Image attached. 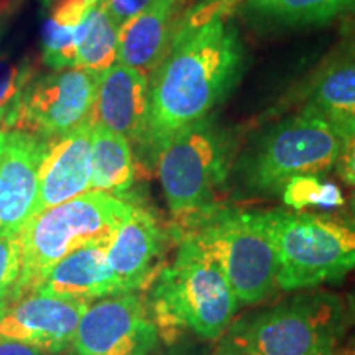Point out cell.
Wrapping results in <instances>:
<instances>
[{"label":"cell","mask_w":355,"mask_h":355,"mask_svg":"<svg viewBox=\"0 0 355 355\" xmlns=\"http://www.w3.org/2000/svg\"><path fill=\"white\" fill-rule=\"evenodd\" d=\"M277 254V285L285 291L336 283L355 268L352 217L304 211H266Z\"/></svg>","instance_id":"obj_5"},{"label":"cell","mask_w":355,"mask_h":355,"mask_svg":"<svg viewBox=\"0 0 355 355\" xmlns=\"http://www.w3.org/2000/svg\"><path fill=\"white\" fill-rule=\"evenodd\" d=\"M261 15L285 24H319L355 6V0H248Z\"/></svg>","instance_id":"obj_21"},{"label":"cell","mask_w":355,"mask_h":355,"mask_svg":"<svg viewBox=\"0 0 355 355\" xmlns=\"http://www.w3.org/2000/svg\"><path fill=\"white\" fill-rule=\"evenodd\" d=\"M99 73L71 68L25 86L12 101L6 127L53 141L94 121Z\"/></svg>","instance_id":"obj_9"},{"label":"cell","mask_w":355,"mask_h":355,"mask_svg":"<svg viewBox=\"0 0 355 355\" xmlns=\"http://www.w3.org/2000/svg\"><path fill=\"white\" fill-rule=\"evenodd\" d=\"M339 137L322 110L306 105L270 128L239 165L243 184L255 193H277L295 176H321L336 168Z\"/></svg>","instance_id":"obj_8"},{"label":"cell","mask_w":355,"mask_h":355,"mask_svg":"<svg viewBox=\"0 0 355 355\" xmlns=\"http://www.w3.org/2000/svg\"><path fill=\"white\" fill-rule=\"evenodd\" d=\"M0 355H48L30 345L15 343V340L0 339Z\"/></svg>","instance_id":"obj_28"},{"label":"cell","mask_w":355,"mask_h":355,"mask_svg":"<svg viewBox=\"0 0 355 355\" xmlns=\"http://www.w3.org/2000/svg\"><path fill=\"white\" fill-rule=\"evenodd\" d=\"M326 115L339 137V157H337L334 170L344 183L355 186V117L339 114Z\"/></svg>","instance_id":"obj_23"},{"label":"cell","mask_w":355,"mask_h":355,"mask_svg":"<svg viewBox=\"0 0 355 355\" xmlns=\"http://www.w3.org/2000/svg\"><path fill=\"white\" fill-rule=\"evenodd\" d=\"M176 234L219 265L241 304L261 303L278 286L277 254L263 212L217 204L178 224Z\"/></svg>","instance_id":"obj_6"},{"label":"cell","mask_w":355,"mask_h":355,"mask_svg":"<svg viewBox=\"0 0 355 355\" xmlns=\"http://www.w3.org/2000/svg\"><path fill=\"white\" fill-rule=\"evenodd\" d=\"M119 30L121 26L110 15L105 0L97 2L74 32L78 68L102 73L117 63Z\"/></svg>","instance_id":"obj_19"},{"label":"cell","mask_w":355,"mask_h":355,"mask_svg":"<svg viewBox=\"0 0 355 355\" xmlns=\"http://www.w3.org/2000/svg\"><path fill=\"white\" fill-rule=\"evenodd\" d=\"M150 109V78L141 71L115 63L99 73L94 122L121 133L140 148Z\"/></svg>","instance_id":"obj_15"},{"label":"cell","mask_w":355,"mask_h":355,"mask_svg":"<svg viewBox=\"0 0 355 355\" xmlns=\"http://www.w3.org/2000/svg\"><path fill=\"white\" fill-rule=\"evenodd\" d=\"M324 181L319 176H295L283 186V202L293 211H304L308 207H316L321 198Z\"/></svg>","instance_id":"obj_25"},{"label":"cell","mask_w":355,"mask_h":355,"mask_svg":"<svg viewBox=\"0 0 355 355\" xmlns=\"http://www.w3.org/2000/svg\"><path fill=\"white\" fill-rule=\"evenodd\" d=\"M350 311H352V316H355V295H354L352 303H350Z\"/></svg>","instance_id":"obj_31"},{"label":"cell","mask_w":355,"mask_h":355,"mask_svg":"<svg viewBox=\"0 0 355 355\" xmlns=\"http://www.w3.org/2000/svg\"><path fill=\"white\" fill-rule=\"evenodd\" d=\"M86 309L84 301L26 295L0 304V339L15 340L44 354L68 352Z\"/></svg>","instance_id":"obj_11"},{"label":"cell","mask_w":355,"mask_h":355,"mask_svg":"<svg viewBox=\"0 0 355 355\" xmlns=\"http://www.w3.org/2000/svg\"><path fill=\"white\" fill-rule=\"evenodd\" d=\"M135 175L130 141L101 122L92 123L91 191L127 199Z\"/></svg>","instance_id":"obj_18"},{"label":"cell","mask_w":355,"mask_h":355,"mask_svg":"<svg viewBox=\"0 0 355 355\" xmlns=\"http://www.w3.org/2000/svg\"><path fill=\"white\" fill-rule=\"evenodd\" d=\"M158 327L135 293L102 298L87 306L69 355H150Z\"/></svg>","instance_id":"obj_10"},{"label":"cell","mask_w":355,"mask_h":355,"mask_svg":"<svg viewBox=\"0 0 355 355\" xmlns=\"http://www.w3.org/2000/svg\"><path fill=\"white\" fill-rule=\"evenodd\" d=\"M132 204L130 199L89 191L30 217L20 230V277L6 303L28 295L51 266L78 248L109 243Z\"/></svg>","instance_id":"obj_4"},{"label":"cell","mask_w":355,"mask_h":355,"mask_svg":"<svg viewBox=\"0 0 355 355\" xmlns=\"http://www.w3.org/2000/svg\"><path fill=\"white\" fill-rule=\"evenodd\" d=\"M241 301L219 265L189 241H180L175 261L159 270L150 291L158 331L188 329L202 339H220Z\"/></svg>","instance_id":"obj_3"},{"label":"cell","mask_w":355,"mask_h":355,"mask_svg":"<svg viewBox=\"0 0 355 355\" xmlns=\"http://www.w3.org/2000/svg\"><path fill=\"white\" fill-rule=\"evenodd\" d=\"M227 0L206 2L176 26L170 50L150 78V109L140 153L157 162L178 132L209 117L237 83L243 48L225 19Z\"/></svg>","instance_id":"obj_1"},{"label":"cell","mask_w":355,"mask_h":355,"mask_svg":"<svg viewBox=\"0 0 355 355\" xmlns=\"http://www.w3.org/2000/svg\"><path fill=\"white\" fill-rule=\"evenodd\" d=\"M21 248L20 234H6L0 237V304L10 296L20 277Z\"/></svg>","instance_id":"obj_24"},{"label":"cell","mask_w":355,"mask_h":355,"mask_svg":"<svg viewBox=\"0 0 355 355\" xmlns=\"http://www.w3.org/2000/svg\"><path fill=\"white\" fill-rule=\"evenodd\" d=\"M0 123H2V115H0ZM6 128L0 127V153H2V145H3V139H6Z\"/></svg>","instance_id":"obj_29"},{"label":"cell","mask_w":355,"mask_h":355,"mask_svg":"<svg viewBox=\"0 0 355 355\" xmlns=\"http://www.w3.org/2000/svg\"><path fill=\"white\" fill-rule=\"evenodd\" d=\"M92 123L94 121L84 122L73 132L50 141L40 168L32 216L91 191Z\"/></svg>","instance_id":"obj_14"},{"label":"cell","mask_w":355,"mask_h":355,"mask_svg":"<svg viewBox=\"0 0 355 355\" xmlns=\"http://www.w3.org/2000/svg\"><path fill=\"white\" fill-rule=\"evenodd\" d=\"M165 235L157 219L133 202L107 247V260L122 295L141 290L158 277Z\"/></svg>","instance_id":"obj_13"},{"label":"cell","mask_w":355,"mask_h":355,"mask_svg":"<svg viewBox=\"0 0 355 355\" xmlns=\"http://www.w3.org/2000/svg\"><path fill=\"white\" fill-rule=\"evenodd\" d=\"M350 212H352V220L355 222V193L350 198Z\"/></svg>","instance_id":"obj_30"},{"label":"cell","mask_w":355,"mask_h":355,"mask_svg":"<svg viewBox=\"0 0 355 355\" xmlns=\"http://www.w3.org/2000/svg\"><path fill=\"white\" fill-rule=\"evenodd\" d=\"M26 69H13L6 63H0V107L8 105L17 94L25 87Z\"/></svg>","instance_id":"obj_26"},{"label":"cell","mask_w":355,"mask_h":355,"mask_svg":"<svg viewBox=\"0 0 355 355\" xmlns=\"http://www.w3.org/2000/svg\"><path fill=\"white\" fill-rule=\"evenodd\" d=\"M232 157V139L211 117L191 123L163 146L157 157L158 178L178 224L217 206Z\"/></svg>","instance_id":"obj_7"},{"label":"cell","mask_w":355,"mask_h":355,"mask_svg":"<svg viewBox=\"0 0 355 355\" xmlns=\"http://www.w3.org/2000/svg\"><path fill=\"white\" fill-rule=\"evenodd\" d=\"M50 141L12 128L6 132L0 153V237L20 234L33 214L40 168Z\"/></svg>","instance_id":"obj_12"},{"label":"cell","mask_w":355,"mask_h":355,"mask_svg":"<svg viewBox=\"0 0 355 355\" xmlns=\"http://www.w3.org/2000/svg\"><path fill=\"white\" fill-rule=\"evenodd\" d=\"M74 32H76V26L60 25L53 20L46 21L43 33V56L51 68L58 71L78 68Z\"/></svg>","instance_id":"obj_22"},{"label":"cell","mask_w":355,"mask_h":355,"mask_svg":"<svg viewBox=\"0 0 355 355\" xmlns=\"http://www.w3.org/2000/svg\"><path fill=\"white\" fill-rule=\"evenodd\" d=\"M152 0H105L110 15L117 21L119 26H122L127 20L135 17L137 13L144 10Z\"/></svg>","instance_id":"obj_27"},{"label":"cell","mask_w":355,"mask_h":355,"mask_svg":"<svg viewBox=\"0 0 355 355\" xmlns=\"http://www.w3.org/2000/svg\"><path fill=\"white\" fill-rule=\"evenodd\" d=\"M107 247L109 243H92L66 255L38 279L28 295L56 296L84 303L122 295L109 265Z\"/></svg>","instance_id":"obj_16"},{"label":"cell","mask_w":355,"mask_h":355,"mask_svg":"<svg viewBox=\"0 0 355 355\" xmlns=\"http://www.w3.org/2000/svg\"><path fill=\"white\" fill-rule=\"evenodd\" d=\"M350 304L321 290L303 293L230 324L220 355H332L350 326Z\"/></svg>","instance_id":"obj_2"},{"label":"cell","mask_w":355,"mask_h":355,"mask_svg":"<svg viewBox=\"0 0 355 355\" xmlns=\"http://www.w3.org/2000/svg\"><path fill=\"white\" fill-rule=\"evenodd\" d=\"M180 0H152L119 30V63L148 74L158 68L175 37Z\"/></svg>","instance_id":"obj_17"},{"label":"cell","mask_w":355,"mask_h":355,"mask_svg":"<svg viewBox=\"0 0 355 355\" xmlns=\"http://www.w3.org/2000/svg\"><path fill=\"white\" fill-rule=\"evenodd\" d=\"M308 97V105L322 112L355 117V60L322 71L311 86Z\"/></svg>","instance_id":"obj_20"}]
</instances>
